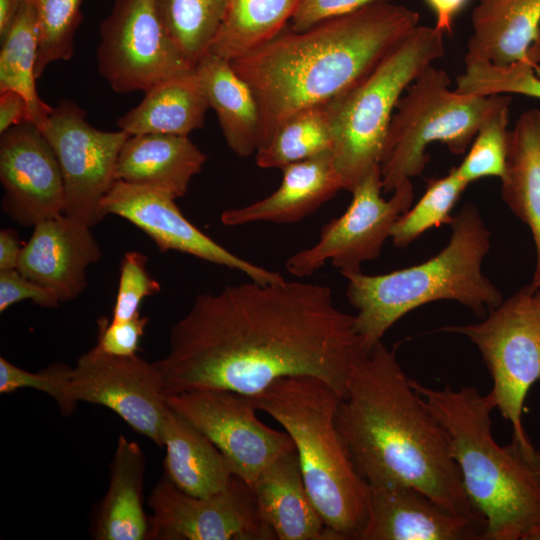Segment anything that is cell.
<instances>
[{
	"label": "cell",
	"instance_id": "obj_38",
	"mask_svg": "<svg viewBox=\"0 0 540 540\" xmlns=\"http://www.w3.org/2000/svg\"><path fill=\"white\" fill-rule=\"evenodd\" d=\"M147 256L138 251L126 252L122 258L112 321H124L138 314L145 297L160 291V284L146 269Z\"/></svg>",
	"mask_w": 540,
	"mask_h": 540
},
{
	"label": "cell",
	"instance_id": "obj_17",
	"mask_svg": "<svg viewBox=\"0 0 540 540\" xmlns=\"http://www.w3.org/2000/svg\"><path fill=\"white\" fill-rule=\"evenodd\" d=\"M0 182L2 210L22 226L63 213L64 183L57 157L31 121L1 134Z\"/></svg>",
	"mask_w": 540,
	"mask_h": 540
},
{
	"label": "cell",
	"instance_id": "obj_32",
	"mask_svg": "<svg viewBox=\"0 0 540 540\" xmlns=\"http://www.w3.org/2000/svg\"><path fill=\"white\" fill-rule=\"evenodd\" d=\"M226 1L156 0L167 31L193 67L208 53Z\"/></svg>",
	"mask_w": 540,
	"mask_h": 540
},
{
	"label": "cell",
	"instance_id": "obj_16",
	"mask_svg": "<svg viewBox=\"0 0 540 540\" xmlns=\"http://www.w3.org/2000/svg\"><path fill=\"white\" fill-rule=\"evenodd\" d=\"M102 210L105 216L117 215L134 224L162 252L189 254L261 283L285 280L280 273L241 258L204 234L182 214L175 199L160 191L116 180L102 201Z\"/></svg>",
	"mask_w": 540,
	"mask_h": 540
},
{
	"label": "cell",
	"instance_id": "obj_10",
	"mask_svg": "<svg viewBox=\"0 0 540 540\" xmlns=\"http://www.w3.org/2000/svg\"><path fill=\"white\" fill-rule=\"evenodd\" d=\"M380 165L373 167L352 189V200L346 211L331 219L311 247L292 254L286 261L287 271L296 277L313 274L331 262L343 273L361 271V264L376 259L392 228L413 202L411 180L400 183L389 199L382 197Z\"/></svg>",
	"mask_w": 540,
	"mask_h": 540
},
{
	"label": "cell",
	"instance_id": "obj_37",
	"mask_svg": "<svg viewBox=\"0 0 540 540\" xmlns=\"http://www.w3.org/2000/svg\"><path fill=\"white\" fill-rule=\"evenodd\" d=\"M71 368L63 363H54L34 373L0 357V393H14L24 388L35 389L53 398L61 413L69 415L71 411L67 402V384Z\"/></svg>",
	"mask_w": 540,
	"mask_h": 540
},
{
	"label": "cell",
	"instance_id": "obj_21",
	"mask_svg": "<svg viewBox=\"0 0 540 540\" xmlns=\"http://www.w3.org/2000/svg\"><path fill=\"white\" fill-rule=\"evenodd\" d=\"M281 170V184L273 193L246 206L223 211L222 224L295 223L343 190L331 151L289 164Z\"/></svg>",
	"mask_w": 540,
	"mask_h": 540
},
{
	"label": "cell",
	"instance_id": "obj_47",
	"mask_svg": "<svg viewBox=\"0 0 540 540\" xmlns=\"http://www.w3.org/2000/svg\"><path fill=\"white\" fill-rule=\"evenodd\" d=\"M533 69L535 74L540 77V64L535 65Z\"/></svg>",
	"mask_w": 540,
	"mask_h": 540
},
{
	"label": "cell",
	"instance_id": "obj_13",
	"mask_svg": "<svg viewBox=\"0 0 540 540\" xmlns=\"http://www.w3.org/2000/svg\"><path fill=\"white\" fill-rule=\"evenodd\" d=\"M148 505L151 540H275L252 489L234 475L221 492L196 497L165 475L152 489Z\"/></svg>",
	"mask_w": 540,
	"mask_h": 540
},
{
	"label": "cell",
	"instance_id": "obj_27",
	"mask_svg": "<svg viewBox=\"0 0 540 540\" xmlns=\"http://www.w3.org/2000/svg\"><path fill=\"white\" fill-rule=\"evenodd\" d=\"M195 71L229 148L239 157L255 155L260 146L261 121L250 86L228 60L211 53L197 62Z\"/></svg>",
	"mask_w": 540,
	"mask_h": 540
},
{
	"label": "cell",
	"instance_id": "obj_24",
	"mask_svg": "<svg viewBox=\"0 0 540 540\" xmlns=\"http://www.w3.org/2000/svg\"><path fill=\"white\" fill-rule=\"evenodd\" d=\"M165 476L181 491L207 497L223 491L233 470L214 443L168 405L162 426Z\"/></svg>",
	"mask_w": 540,
	"mask_h": 540
},
{
	"label": "cell",
	"instance_id": "obj_1",
	"mask_svg": "<svg viewBox=\"0 0 540 540\" xmlns=\"http://www.w3.org/2000/svg\"><path fill=\"white\" fill-rule=\"evenodd\" d=\"M367 353L330 287L303 281L228 285L198 294L155 364L166 394L224 389L254 396L279 379L314 377L342 398Z\"/></svg>",
	"mask_w": 540,
	"mask_h": 540
},
{
	"label": "cell",
	"instance_id": "obj_46",
	"mask_svg": "<svg viewBox=\"0 0 540 540\" xmlns=\"http://www.w3.org/2000/svg\"><path fill=\"white\" fill-rule=\"evenodd\" d=\"M532 305L540 321V290L537 289L532 296Z\"/></svg>",
	"mask_w": 540,
	"mask_h": 540
},
{
	"label": "cell",
	"instance_id": "obj_30",
	"mask_svg": "<svg viewBox=\"0 0 540 540\" xmlns=\"http://www.w3.org/2000/svg\"><path fill=\"white\" fill-rule=\"evenodd\" d=\"M1 39L0 92L14 90L23 95L30 121L41 128L53 107L42 101L36 89L39 29L33 0L24 1Z\"/></svg>",
	"mask_w": 540,
	"mask_h": 540
},
{
	"label": "cell",
	"instance_id": "obj_25",
	"mask_svg": "<svg viewBox=\"0 0 540 540\" xmlns=\"http://www.w3.org/2000/svg\"><path fill=\"white\" fill-rule=\"evenodd\" d=\"M145 464L141 447L121 435L111 462L108 489L93 520L94 539H149V516L143 507Z\"/></svg>",
	"mask_w": 540,
	"mask_h": 540
},
{
	"label": "cell",
	"instance_id": "obj_8",
	"mask_svg": "<svg viewBox=\"0 0 540 540\" xmlns=\"http://www.w3.org/2000/svg\"><path fill=\"white\" fill-rule=\"evenodd\" d=\"M504 96L459 93L446 71L432 64L425 68L402 94L391 118L379 164L383 192L419 176L434 142L453 154L465 153Z\"/></svg>",
	"mask_w": 540,
	"mask_h": 540
},
{
	"label": "cell",
	"instance_id": "obj_4",
	"mask_svg": "<svg viewBox=\"0 0 540 540\" xmlns=\"http://www.w3.org/2000/svg\"><path fill=\"white\" fill-rule=\"evenodd\" d=\"M411 383L449 435L466 495L485 520L484 540H540V450L496 442L489 393Z\"/></svg>",
	"mask_w": 540,
	"mask_h": 540
},
{
	"label": "cell",
	"instance_id": "obj_44",
	"mask_svg": "<svg viewBox=\"0 0 540 540\" xmlns=\"http://www.w3.org/2000/svg\"><path fill=\"white\" fill-rule=\"evenodd\" d=\"M23 246L14 229L0 231V270L17 269Z\"/></svg>",
	"mask_w": 540,
	"mask_h": 540
},
{
	"label": "cell",
	"instance_id": "obj_23",
	"mask_svg": "<svg viewBox=\"0 0 540 540\" xmlns=\"http://www.w3.org/2000/svg\"><path fill=\"white\" fill-rule=\"evenodd\" d=\"M207 158L188 136L130 135L120 150L115 178L177 199L186 194Z\"/></svg>",
	"mask_w": 540,
	"mask_h": 540
},
{
	"label": "cell",
	"instance_id": "obj_35",
	"mask_svg": "<svg viewBox=\"0 0 540 540\" xmlns=\"http://www.w3.org/2000/svg\"><path fill=\"white\" fill-rule=\"evenodd\" d=\"M39 29V51L36 77L50 63L69 60L74 52V40L82 19L83 0H33Z\"/></svg>",
	"mask_w": 540,
	"mask_h": 540
},
{
	"label": "cell",
	"instance_id": "obj_39",
	"mask_svg": "<svg viewBox=\"0 0 540 540\" xmlns=\"http://www.w3.org/2000/svg\"><path fill=\"white\" fill-rule=\"evenodd\" d=\"M148 322V317L141 316V314L124 321H112L110 318L101 317L97 321L98 342L96 346L110 355H137L140 340Z\"/></svg>",
	"mask_w": 540,
	"mask_h": 540
},
{
	"label": "cell",
	"instance_id": "obj_19",
	"mask_svg": "<svg viewBox=\"0 0 540 540\" xmlns=\"http://www.w3.org/2000/svg\"><path fill=\"white\" fill-rule=\"evenodd\" d=\"M482 516L454 513L409 486L371 488L359 540H484Z\"/></svg>",
	"mask_w": 540,
	"mask_h": 540
},
{
	"label": "cell",
	"instance_id": "obj_45",
	"mask_svg": "<svg viewBox=\"0 0 540 540\" xmlns=\"http://www.w3.org/2000/svg\"><path fill=\"white\" fill-rule=\"evenodd\" d=\"M25 0H0V37L13 22Z\"/></svg>",
	"mask_w": 540,
	"mask_h": 540
},
{
	"label": "cell",
	"instance_id": "obj_20",
	"mask_svg": "<svg viewBox=\"0 0 540 540\" xmlns=\"http://www.w3.org/2000/svg\"><path fill=\"white\" fill-rule=\"evenodd\" d=\"M471 26L465 65L539 64L540 0H478Z\"/></svg>",
	"mask_w": 540,
	"mask_h": 540
},
{
	"label": "cell",
	"instance_id": "obj_14",
	"mask_svg": "<svg viewBox=\"0 0 540 540\" xmlns=\"http://www.w3.org/2000/svg\"><path fill=\"white\" fill-rule=\"evenodd\" d=\"M165 399L214 443L233 473L251 486L276 458L295 448L286 432L270 428L257 418L253 396L200 389L166 394Z\"/></svg>",
	"mask_w": 540,
	"mask_h": 540
},
{
	"label": "cell",
	"instance_id": "obj_33",
	"mask_svg": "<svg viewBox=\"0 0 540 540\" xmlns=\"http://www.w3.org/2000/svg\"><path fill=\"white\" fill-rule=\"evenodd\" d=\"M468 184L453 167L447 175L427 181L422 197L395 222L390 238L396 247L404 248L433 227L451 223V212Z\"/></svg>",
	"mask_w": 540,
	"mask_h": 540
},
{
	"label": "cell",
	"instance_id": "obj_42",
	"mask_svg": "<svg viewBox=\"0 0 540 540\" xmlns=\"http://www.w3.org/2000/svg\"><path fill=\"white\" fill-rule=\"evenodd\" d=\"M30 121L27 101L14 90L0 92V134L8 129Z\"/></svg>",
	"mask_w": 540,
	"mask_h": 540
},
{
	"label": "cell",
	"instance_id": "obj_29",
	"mask_svg": "<svg viewBox=\"0 0 540 540\" xmlns=\"http://www.w3.org/2000/svg\"><path fill=\"white\" fill-rule=\"evenodd\" d=\"M302 0H227L208 53L239 59L279 35Z\"/></svg>",
	"mask_w": 540,
	"mask_h": 540
},
{
	"label": "cell",
	"instance_id": "obj_9",
	"mask_svg": "<svg viewBox=\"0 0 540 540\" xmlns=\"http://www.w3.org/2000/svg\"><path fill=\"white\" fill-rule=\"evenodd\" d=\"M528 284L475 324L440 329L466 336L480 351L492 378L489 395L512 427V439L533 445L522 422L524 402L540 379V321Z\"/></svg>",
	"mask_w": 540,
	"mask_h": 540
},
{
	"label": "cell",
	"instance_id": "obj_6",
	"mask_svg": "<svg viewBox=\"0 0 540 540\" xmlns=\"http://www.w3.org/2000/svg\"><path fill=\"white\" fill-rule=\"evenodd\" d=\"M341 396L314 377L275 381L254 395L257 410L290 436L307 491L339 540H359L368 517L371 488L358 472L338 429Z\"/></svg>",
	"mask_w": 540,
	"mask_h": 540
},
{
	"label": "cell",
	"instance_id": "obj_22",
	"mask_svg": "<svg viewBox=\"0 0 540 540\" xmlns=\"http://www.w3.org/2000/svg\"><path fill=\"white\" fill-rule=\"evenodd\" d=\"M258 508L279 540H339L304 483L295 448L268 465L252 485Z\"/></svg>",
	"mask_w": 540,
	"mask_h": 540
},
{
	"label": "cell",
	"instance_id": "obj_15",
	"mask_svg": "<svg viewBox=\"0 0 540 540\" xmlns=\"http://www.w3.org/2000/svg\"><path fill=\"white\" fill-rule=\"evenodd\" d=\"M155 364L138 355L116 356L96 345L71 368L67 402L71 413L79 402L104 406L162 448V426L168 404Z\"/></svg>",
	"mask_w": 540,
	"mask_h": 540
},
{
	"label": "cell",
	"instance_id": "obj_36",
	"mask_svg": "<svg viewBox=\"0 0 540 540\" xmlns=\"http://www.w3.org/2000/svg\"><path fill=\"white\" fill-rule=\"evenodd\" d=\"M456 78L455 90L462 94L488 96L519 94L540 100V77L534 67L523 62L497 66L489 62L465 65Z\"/></svg>",
	"mask_w": 540,
	"mask_h": 540
},
{
	"label": "cell",
	"instance_id": "obj_18",
	"mask_svg": "<svg viewBox=\"0 0 540 540\" xmlns=\"http://www.w3.org/2000/svg\"><path fill=\"white\" fill-rule=\"evenodd\" d=\"M17 269L65 302L87 287V269L102 257L91 226L61 213L33 226Z\"/></svg>",
	"mask_w": 540,
	"mask_h": 540
},
{
	"label": "cell",
	"instance_id": "obj_5",
	"mask_svg": "<svg viewBox=\"0 0 540 540\" xmlns=\"http://www.w3.org/2000/svg\"><path fill=\"white\" fill-rule=\"evenodd\" d=\"M448 244L432 258L379 275L343 273L346 297L356 309L355 326L369 352L410 311L438 300H454L478 317L503 302L501 292L482 273L490 232L478 209L466 204L450 223Z\"/></svg>",
	"mask_w": 540,
	"mask_h": 540
},
{
	"label": "cell",
	"instance_id": "obj_11",
	"mask_svg": "<svg viewBox=\"0 0 540 540\" xmlns=\"http://www.w3.org/2000/svg\"><path fill=\"white\" fill-rule=\"evenodd\" d=\"M99 35L98 71L116 93L146 91L194 68L167 31L156 0H114Z\"/></svg>",
	"mask_w": 540,
	"mask_h": 540
},
{
	"label": "cell",
	"instance_id": "obj_31",
	"mask_svg": "<svg viewBox=\"0 0 540 540\" xmlns=\"http://www.w3.org/2000/svg\"><path fill=\"white\" fill-rule=\"evenodd\" d=\"M333 137L327 105L301 109L284 120L255 153L260 168H279L332 149Z\"/></svg>",
	"mask_w": 540,
	"mask_h": 540
},
{
	"label": "cell",
	"instance_id": "obj_12",
	"mask_svg": "<svg viewBox=\"0 0 540 540\" xmlns=\"http://www.w3.org/2000/svg\"><path fill=\"white\" fill-rule=\"evenodd\" d=\"M40 130L61 169L63 213L91 227L99 223L105 217L102 201L116 181L117 159L130 134L96 129L70 100L59 101Z\"/></svg>",
	"mask_w": 540,
	"mask_h": 540
},
{
	"label": "cell",
	"instance_id": "obj_40",
	"mask_svg": "<svg viewBox=\"0 0 540 540\" xmlns=\"http://www.w3.org/2000/svg\"><path fill=\"white\" fill-rule=\"evenodd\" d=\"M24 300L48 308H55L61 303L52 291L32 281L18 269L0 270V312Z\"/></svg>",
	"mask_w": 540,
	"mask_h": 540
},
{
	"label": "cell",
	"instance_id": "obj_3",
	"mask_svg": "<svg viewBox=\"0 0 540 540\" xmlns=\"http://www.w3.org/2000/svg\"><path fill=\"white\" fill-rule=\"evenodd\" d=\"M419 19L417 11L403 5L374 3L304 31L283 30L260 48L229 61L256 98L259 148L293 113L325 104L360 82Z\"/></svg>",
	"mask_w": 540,
	"mask_h": 540
},
{
	"label": "cell",
	"instance_id": "obj_26",
	"mask_svg": "<svg viewBox=\"0 0 540 540\" xmlns=\"http://www.w3.org/2000/svg\"><path fill=\"white\" fill-rule=\"evenodd\" d=\"M144 92L142 101L118 119L120 130L130 135L188 136L204 125L210 106L195 67L164 78Z\"/></svg>",
	"mask_w": 540,
	"mask_h": 540
},
{
	"label": "cell",
	"instance_id": "obj_34",
	"mask_svg": "<svg viewBox=\"0 0 540 540\" xmlns=\"http://www.w3.org/2000/svg\"><path fill=\"white\" fill-rule=\"evenodd\" d=\"M511 101V97L505 94L500 104L482 123L461 164L455 167L459 177L468 185L484 177H504Z\"/></svg>",
	"mask_w": 540,
	"mask_h": 540
},
{
	"label": "cell",
	"instance_id": "obj_41",
	"mask_svg": "<svg viewBox=\"0 0 540 540\" xmlns=\"http://www.w3.org/2000/svg\"><path fill=\"white\" fill-rule=\"evenodd\" d=\"M393 0H302L290 20V29L300 32L310 27L359 10L365 6Z\"/></svg>",
	"mask_w": 540,
	"mask_h": 540
},
{
	"label": "cell",
	"instance_id": "obj_2",
	"mask_svg": "<svg viewBox=\"0 0 540 540\" xmlns=\"http://www.w3.org/2000/svg\"><path fill=\"white\" fill-rule=\"evenodd\" d=\"M336 421L370 488L409 486L454 513L482 516L466 495L446 429L382 341L356 366Z\"/></svg>",
	"mask_w": 540,
	"mask_h": 540
},
{
	"label": "cell",
	"instance_id": "obj_7",
	"mask_svg": "<svg viewBox=\"0 0 540 540\" xmlns=\"http://www.w3.org/2000/svg\"><path fill=\"white\" fill-rule=\"evenodd\" d=\"M443 33L417 26L356 85L326 103L331 154L343 190L380 164L387 130L407 87L445 54Z\"/></svg>",
	"mask_w": 540,
	"mask_h": 540
},
{
	"label": "cell",
	"instance_id": "obj_28",
	"mask_svg": "<svg viewBox=\"0 0 540 540\" xmlns=\"http://www.w3.org/2000/svg\"><path fill=\"white\" fill-rule=\"evenodd\" d=\"M501 195L509 209L530 229L536 263L531 286L540 288V109L524 111L509 133Z\"/></svg>",
	"mask_w": 540,
	"mask_h": 540
},
{
	"label": "cell",
	"instance_id": "obj_43",
	"mask_svg": "<svg viewBox=\"0 0 540 540\" xmlns=\"http://www.w3.org/2000/svg\"><path fill=\"white\" fill-rule=\"evenodd\" d=\"M435 15L434 27L443 34H451L456 16L469 0H424Z\"/></svg>",
	"mask_w": 540,
	"mask_h": 540
}]
</instances>
